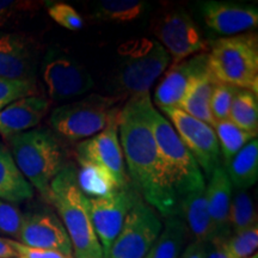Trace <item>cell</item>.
Returning a JSON list of instances; mask_svg holds the SVG:
<instances>
[{"instance_id": "cell-1", "label": "cell", "mask_w": 258, "mask_h": 258, "mask_svg": "<svg viewBox=\"0 0 258 258\" xmlns=\"http://www.w3.org/2000/svg\"><path fill=\"white\" fill-rule=\"evenodd\" d=\"M150 93L131 97L118 117L125 170L141 199L164 217H179V199L164 170L152 131Z\"/></svg>"}, {"instance_id": "cell-2", "label": "cell", "mask_w": 258, "mask_h": 258, "mask_svg": "<svg viewBox=\"0 0 258 258\" xmlns=\"http://www.w3.org/2000/svg\"><path fill=\"white\" fill-rule=\"evenodd\" d=\"M48 202L55 207L72 244L74 258H104L93 230L89 201L77 182V167L67 164L50 183Z\"/></svg>"}, {"instance_id": "cell-3", "label": "cell", "mask_w": 258, "mask_h": 258, "mask_svg": "<svg viewBox=\"0 0 258 258\" xmlns=\"http://www.w3.org/2000/svg\"><path fill=\"white\" fill-rule=\"evenodd\" d=\"M8 140L16 165L32 188L47 200L50 183L67 165L62 143L46 128L31 129Z\"/></svg>"}, {"instance_id": "cell-4", "label": "cell", "mask_w": 258, "mask_h": 258, "mask_svg": "<svg viewBox=\"0 0 258 258\" xmlns=\"http://www.w3.org/2000/svg\"><path fill=\"white\" fill-rule=\"evenodd\" d=\"M117 54L120 62L114 74V85L120 98L150 93L151 86L171 61L159 42L145 37L122 43Z\"/></svg>"}, {"instance_id": "cell-5", "label": "cell", "mask_w": 258, "mask_h": 258, "mask_svg": "<svg viewBox=\"0 0 258 258\" xmlns=\"http://www.w3.org/2000/svg\"><path fill=\"white\" fill-rule=\"evenodd\" d=\"M208 67L218 82L258 92V38L256 34L221 37L212 43Z\"/></svg>"}, {"instance_id": "cell-6", "label": "cell", "mask_w": 258, "mask_h": 258, "mask_svg": "<svg viewBox=\"0 0 258 258\" xmlns=\"http://www.w3.org/2000/svg\"><path fill=\"white\" fill-rule=\"evenodd\" d=\"M121 99L117 96L91 95L82 101L57 106L49 117L53 133L69 141L95 137L120 116Z\"/></svg>"}, {"instance_id": "cell-7", "label": "cell", "mask_w": 258, "mask_h": 258, "mask_svg": "<svg viewBox=\"0 0 258 258\" xmlns=\"http://www.w3.org/2000/svg\"><path fill=\"white\" fill-rule=\"evenodd\" d=\"M152 131L164 170L179 201L183 196L206 188V180L199 164L183 145L169 120L154 109Z\"/></svg>"}, {"instance_id": "cell-8", "label": "cell", "mask_w": 258, "mask_h": 258, "mask_svg": "<svg viewBox=\"0 0 258 258\" xmlns=\"http://www.w3.org/2000/svg\"><path fill=\"white\" fill-rule=\"evenodd\" d=\"M163 224L139 196L105 258H145L159 237Z\"/></svg>"}, {"instance_id": "cell-9", "label": "cell", "mask_w": 258, "mask_h": 258, "mask_svg": "<svg viewBox=\"0 0 258 258\" xmlns=\"http://www.w3.org/2000/svg\"><path fill=\"white\" fill-rule=\"evenodd\" d=\"M41 74L48 95L56 102L69 101L95 85L85 67L57 47H51L41 62Z\"/></svg>"}, {"instance_id": "cell-10", "label": "cell", "mask_w": 258, "mask_h": 258, "mask_svg": "<svg viewBox=\"0 0 258 258\" xmlns=\"http://www.w3.org/2000/svg\"><path fill=\"white\" fill-rule=\"evenodd\" d=\"M196 163L203 176L209 177L220 167V147L214 128L180 110L178 108L160 109Z\"/></svg>"}, {"instance_id": "cell-11", "label": "cell", "mask_w": 258, "mask_h": 258, "mask_svg": "<svg viewBox=\"0 0 258 258\" xmlns=\"http://www.w3.org/2000/svg\"><path fill=\"white\" fill-rule=\"evenodd\" d=\"M152 30L172 63L205 53L208 48L199 27L184 10L176 9L163 14L154 21Z\"/></svg>"}, {"instance_id": "cell-12", "label": "cell", "mask_w": 258, "mask_h": 258, "mask_svg": "<svg viewBox=\"0 0 258 258\" xmlns=\"http://www.w3.org/2000/svg\"><path fill=\"white\" fill-rule=\"evenodd\" d=\"M41 46L27 32L0 31V77L36 83Z\"/></svg>"}, {"instance_id": "cell-13", "label": "cell", "mask_w": 258, "mask_h": 258, "mask_svg": "<svg viewBox=\"0 0 258 258\" xmlns=\"http://www.w3.org/2000/svg\"><path fill=\"white\" fill-rule=\"evenodd\" d=\"M138 198V192L127 186L105 198L88 199L93 230L102 246L104 258Z\"/></svg>"}, {"instance_id": "cell-14", "label": "cell", "mask_w": 258, "mask_h": 258, "mask_svg": "<svg viewBox=\"0 0 258 258\" xmlns=\"http://www.w3.org/2000/svg\"><path fill=\"white\" fill-rule=\"evenodd\" d=\"M118 117L111 121L101 133L80 141L77 146V159L105 167L114 176L120 188L123 189L129 186V178L118 139Z\"/></svg>"}, {"instance_id": "cell-15", "label": "cell", "mask_w": 258, "mask_h": 258, "mask_svg": "<svg viewBox=\"0 0 258 258\" xmlns=\"http://www.w3.org/2000/svg\"><path fill=\"white\" fill-rule=\"evenodd\" d=\"M18 241L28 247L51 250L72 256V244L62 222L51 212H35L24 215Z\"/></svg>"}, {"instance_id": "cell-16", "label": "cell", "mask_w": 258, "mask_h": 258, "mask_svg": "<svg viewBox=\"0 0 258 258\" xmlns=\"http://www.w3.org/2000/svg\"><path fill=\"white\" fill-rule=\"evenodd\" d=\"M200 11L205 23L213 32L225 37L235 36L258 24L256 6L235 2H203Z\"/></svg>"}, {"instance_id": "cell-17", "label": "cell", "mask_w": 258, "mask_h": 258, "mask_svg": "<svg viewBox=\"0 0 258 258\" xmlns=\"http://www.w3.org/2000/svg\"><path fill=\"white\" fill-rule=\"evenodd\" d=\"M208 69V53L196 54L172 63L154 92V103L158 108H178L190 83Z\"/></svg>"}, {"instance_id": "cell-18", "label": "cell", "mask_w": 258, "mask_h": 258, "mask_svg": "<svg viewBox=\"0 0 258 258\" xmlns=\"http://www.w3.org/2000/svg\"><path fill=\"white\" fill-rule=\"evenodd\" d=\"M205 191L212 224L211 243H222L231 234L230 208L232 199V184L224 167H218L212 173Z\"/></svg>"}, {"instance_id": "cell-19", "label": "cell", "mask_w": 258, "mask_h": 258, "mask_svg": "<svg viewBox=\"0 0 258 258\" xmlns=\"http://www.w3.org/2000/svg\"><path fill=\"white\" fill-rule=\"evenodd\" d=\"M50 102L44 96L23 97L0 110V137L10 139L31 131L43 120Z\"/></svg>"}, {"instance_id": "cell-20", "label": "cell", "mask_w": 258, "mask_h": 258, "mask_svg": "<svg viewBox=\"0 0 258 258\" xmlns=\"http://www.w3.org/2000/svg\"><path fill=\"white\" fill-rule=\"evenodd\" d=\"M218 83L209 69L200 74L190 83L178 109L214 128L215 121L211 112V99Z\"/></svg>"}, {"instance_id": "cell-21", "label": "cell", "mask_w": 258, "mask_h": 258, "mask_svg": "<svg viewBox=\"0 0 258 258\" xmlns=\"http://www.w3.org/2000/svg\"><path fill=\"white\" fill-rule=\"evenodd\" d=\"M206 188L183 196L179 201V215L195 241L208 244L212 241V224L209 218Z\"/></svg>"}, {"instance_id": "cell-22", "label": "cell", "mask_w": 258, "mask_h": 258, "mask_svg": "<svg viewBox=\"0 0 258 258\" xmlns=\"http://www.w3.org/2000/svg\"><path fill=\"white\" fill-rule=\"evenodd\" d=\"M34 196V188L16 165L6 147L0 148V200L17 205Z\"/></svg>"}, {"instance_id": "cell-23", "label": "cell", "mask_w": 258, "mask_h": 258, "mask_svg": "<svg viewBox=\"0 0 258 258\" xmlns=\"http://www.w3.org/2000/svg\"><path fill=\"white\" fill-rule=\"evenodd\" d=\"M78 164L77 182L80 191L88 199L105 198L121 189L114 176L105 167L82 159H78Z\"/></svg>"}, {"instance_id": "cell-24", "label": "cell", "mask_w": 258, "mask_h": 258, "mask_svg": "<svg viewBox=\"0 0 258 258\" xmlns=\"http://www.w3.org/2000/svg\"><path fill=\"white\" fill-rule=\"evenodd\" d=\"M225 172L235 189H249L258 179V141L246 144L225 165Z\"/></svg>"}, {"instance_id": "cell-25", "label": "cell", "mask_w": 258, "mask_h": 258, "mask_svg": "<svg viewBox=\"0 0 258 258\" xmlns=\"http://www.w3.org/2000/svg\"><path fill=\"white\" fill-rule=\"evenodd\" d=\"M186 227L179 217H170L151 249V258H179L184 250Z\"/></svg>"}, {"instance_id": "cell-26", "label": "cell", "mask_w": 258, "mask_h": 258, "mask_svg": "<svg viewBox=\"0 0 258 258\" xmlns=\"http://www.w3.org/2000/svg\"><path fill=\"white\" fill-rule=\"evenodd\" d=\"M147 4L140 0H102L93 8L91 17L101 22L125 23L140 18Z\"/></svg>"}, {"instance_id": "cell-27", "label": "cell", "mask_w": 258, "mask_h": 258, "mask_svg": "<svg viewBox=\"0 0 258 258\" xmlns=\"http://www.w3.org/2000/svg\"><path fill=\"white\" fill-rule=\"evenodd\" d=\"M230 121L240 129L257 137L258 133V98L256 93L239 90L232 102Z\"/></svg>"}, {"instance_id": "cell-28", "label": "cell", "mask_w": 258, "mask_h": 258, "mask_svg": "<svg viewBox=\"0 0 258 258\" xmlns=\"http://www.w3.org/2000/svg\"><path fill=\"white\" fill-rule=\"evenodd\" d=\"M215 134H217L220 154L224 159L225 165L243 148L245 145L253 140L252 135L237 127L233 122L221 121L217 122L214 125Z\"/></svg>"}, {"instance_id": "cell-29", "label": "cell", "mask_w": 258, "mask_h": 258, "mask_svg": "<svg viewBox=\"0 0 258 258\" xmlns=\"http://www.w3.org/2000/svg\"><path fill=\"white\" fill-rule=\"evenodd\" d=\"M257 225V214L253 200L247 190L235 189L232 194L230 208L231 232L239 233Z\"/></svg>"}, {"instance_id": "cell-30", "label": "cell", "mask_w": 258, "mask_h": 258, "mask_svg": "<svg viewBox=\"0 0 258 258\" xmlns=\"http://www.w3.org/2000/svg\"><path fill=\"white\" fill-rule=\"evenodd\" d=\"M230 258H249L258 247V226L254 225L239 233H234L222 241Z\"/></svg>"}, {"instance_id": "cell-31", "label": "cell", "mask_w": 258, "mask_h": 258, "mask_svg": "<svg viewBox=\"0 0 258 258\" xmlns=\"http://www.w3.org/2000/svg\"><path fill=\"white\" fill-rule=\"evenodd\" d=\"M42 5H44V3L32 0H0V28L31 17Z\"/></svg>"}, {"instance_id": "cell-32", "label": "cell", "mask_w": 258, "mask_h": 258, "mask_svg": "<svg viewBox=\"0 0 258 258\" xmlns=\"http://www.w3.org/2000/svg\"><path fill=\"white\" fill-rule=\"evenodd\" d=\"M239 90L230 84L220 82L217 84L211 99V112L215 123L230 120L232 102Z\"/></svg>"}, {"instance_id": "cell-33", "label": "cell", "mask_w": 258, "mask_h": 258, "mask_svg": "<svg viewBox=\"0 0 258 258\" xmlns=\"http://www.w3.org/2000/svg\"><path fill=\"white\" fill-rule=\"evenodd\" d=\"M34 95H38L36 83L11 80L0 77V110L19 98Z\"/></svg>"}, {"instance_id": "cell-34", "label": "cell", "mask_w": 258, "mask_h": 258, "mask_svg": "<svg viewBox=\"0 0 258 258\" xmlns=\"http://www.w3.org/2000/svg\"><path fill=\"white\" fill-rule=\"evenodd\" d=\"M48 15L49 17L67 30L78 31L84 28V19L82 15L66 3H50L48 5Z\"/></svg>"}, {"instance_id": "cell-35", "label": "cell", "mask_w": 258, "mask_h": 258, "mask_svg": "<svg viewBox=\"0 0 258 258\" xmlns=\"http://www.w3.org/2000/svg\"><path fill=\"white\" fill-rule=\"evenodd\" d=\"M24 214L12 203L0 200V234L10 235L17 239Z\"/></svg>"}, {"instance_id": "cell-36", "label": "cell", "mask_w": 258, "mask_h": 258, "mask_svg": "<svg viewBox=\"0 0 258 258\" xmlns=\"http://www.w3.org/2000/svg\"><path fill=\"white\" fill-rule=\"evenodd\" d=\"M16 246H17L19 258H73L72 256H67V254L57 252V251L28 247L17 240H16Z\"/></svg>"}, {"instance_id": "cell-37", "label": "cell", "mask_w": 258, "mask_h": 258, "mask_svg": "<svg viewBox=\"0 0 258 258\" xmlns=\"http://www.w3.org/2000/svg\"><path fill=\"white\" fill-rule=\"evenodd\" d=\"M206 251H207V244L194 240L183 250L179 258H205Z\"/></svg>"}, {"instance_id": "cell-38", "label": "cell", "mask_w": 258, "mask_h": 258, "mask_svg": "<svg viewBox=\"0 0 258 258\" xmlns=\"http://www.w3.org/2000/svg\"><path fill=\"white\" fill-rule=\"evenodd\" d=\"M0 258H19L16 240L0 237Z\"/></svg>"}, {"instance_id": "cell-39", "label": "cell", "mask_w": 258, "mask_h": 258, "mask_svg": "<svg viewBox=\"0 0 258 258\" xmlns=\"http://www.w3.org/2000/svg\"><path fill=\"white\" fill-rule=\"evenodd\" d=\"M205 258H230L226 252L224 245L219 241H213L207 244V251H206Z\"/></svg>"}, {"instance_id": "cell-40", "label": "cell", "mask_w": 258, "mask_h": 258, "mask_svg": "<svg viewBox=\"0 0 258 258\" xmlns=\"http://www.w3.org/2000/svg\"><path fill=\"white\" fill-rule=\"evenodd\" d=\"M249 258H258V254H257V253H254L253 256H251V257H249Z\"/></svg>"}, {"instance_id": "cell-41", "label": "cell", "mask_w": 258, "mask_h": 258, "mask_svg": "<svg viewBox=\"0 0 258 258\" xmlns=\"http://www.w3.org/2000/svg\"><path fill=\"white\" fill-rule=\"evenodd\" d=\"M145 258H151V257H150V254H147V256H146V257H145Z\"/></svg>"}]
</instances>
